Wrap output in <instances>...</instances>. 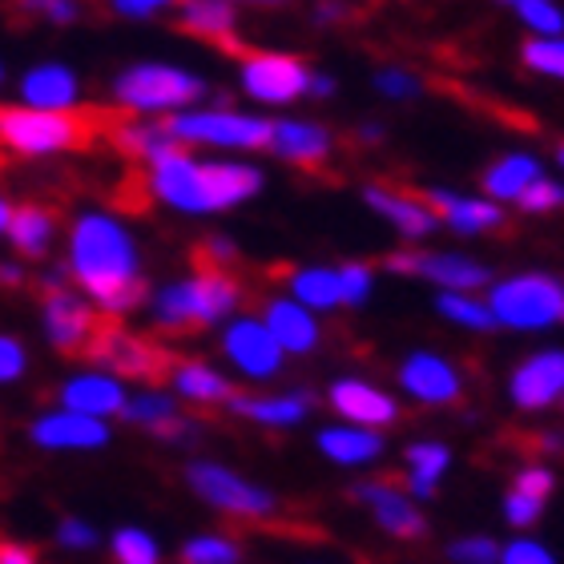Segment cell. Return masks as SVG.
<instances>
[{
  "label": "cell",
  "mask_w": 564,
  "mask_h": 564,
  "mask_svg": "<svg viewBox=\"0 0 564 564\" xmlns=\"http://www.w3.org/2000/svg\"><path fill=\"white\" fill-rule=\"evenodd\" d=\"M121 415L138 423V427H145V432L162 435V440H189V435L198 432V423L177 412V400H170L162 391H141V395L126 400V412Z\"/></svg>",
  "instance_id": "25"
},
{
  "label": "cell",
  "mask_w": 564,
  "mask_h": 564,
  "mask_svg": "<svg viewBox=\"0 0 564 564\" xmlns=\"http://www.w3.org/2000/svg\"><path fill=\"white\" fill-rule=\"evenodd\" d=\"M0 564H36V553L29 544H17L9 536H0Z\"/></svg>",
  "instance_id": "53"
},
{
  "label": "cell",
  "mask_w": 564,
  "mask_h": 564,
  "mask_svg": "<svg viewBox=\"0 0 564 564\" xmlns=\"http://www.w3.org/2000/svg\"><path fill=\"white\" fill-rule=\"evenodd\" d=\"M186 484L194 488L198 500H206L210 508H218L223 517L250 520V524H262V520H274L279 512V500H274L271 488L238 476L235 468L226 464H214V459H198L186 468Z\"/></svg>",
  "instance_id": "8"
},
{
  "label": "cell",
  "mask_w": 564,
  "mask_h": 564,
  "mask_svg": "<svg viewBox=\"0 0 564 564\" xmlns=\"http://www.w3.org/2000/svg\"><path fill=\"white\" fill-rule=\"evenodd\" d=\"M383 267L391 274H403V279L432 282L440 291L476 294L484 286H492V267H484L480 259L459 254V250H395Z\"/></svg>",
  "instance_id": "11"
},
{
  "label": "cell",
  "mask_w": 564,
  "mask_h": 564,
  "mask_svg": "<svg viewBox=\"0 0 564 564\" xmlns=\"http://www.w3.org/2000/svg\"><path fill=\"white\" fill-rule=\"evenodd\" d=\"M556 165H561V170H564V141H561V145H556Z\"/></svg>",
  "instance_id": "59"
},
{
  "label": "cell",
  "mask_w": 564,
  "mask_h": 564,
  "mask_svg": "<svg viewBox=\"0 0 564 564\" xmlns=\"http://www.w3.org/2000/svg\"><path fill=\"white\" fill-rule=\"evenodd\" d=\"M355 138L364 141V145H379V141H383V126H379V121H364V126L355 130Z\"/></svg>",
  "instance_id": "55"
},
{
  "label": "cell",
  "mask_w": 564,
  "mask_h": 564,
  "mask_svg": "<svg viewBox=\"0 0 564 564\" xmlns=\"http://www.w3.org/2000/svg\"><path fill=\"white\" fill-rule=\"evenodd\" d=\"M484 303L492 311L496 327L508 330H549L564 327V279L549 271H520L508 279H492Z\"/></svg>",
  "instance_id": "5"
},
{
  "label": "cell",
  "mask_w": 564,
  "mask_h": 564,
  "mask_svg": "<svg viewBox=\"0 0 564 564\" xmlns=\"http://www.w3.org/2000/svg\"><path fill=\"white\" fill-rule=\"evenodd\" d=\"M306 85H311V65L303 57H294V53L267 48V53H247L242 65H238V89L254 106H294L299 97H306Z\"/></svg>",
  "instance_id": "10"
},
{
  "label": "cell",
  "mask_w": 564,
  "mask_h": 564,
  "mask_svg": "<svg viewBox=\"0 0 564 564\" xmlns=\"http://www.w3.org/2000/svg\"><path fill=\"white\" fill-rule=\"evenodd\" d=\"M61 400H65V412L89 415V420H106V415L126 412V391L113 376H101V371H89V376H77L61 388Z\"/></svg>",
  "instance_id": "24"
},
{
  "label": "cell",
  "mask_w": 564,
  "mask_h": 564,
  "mask_svg": "<svg viewBox=\"0 0 564 564\" xmlns=\"http://www.w3.org/2000/svg\"><path fill=\"white\" fill-rule=\"evenodd\" d=\"M113 561L118 564H158V544L141 529H121L113 536Z\"/></svg>",
  "instance_id": "41"
},
{
  "label": "cell",
  "mask_w": 564,
  "mask_h": 564,
  "mask_svg": "<svg viewBox=\"0 0 564 564\" xmlns=\"http://www.w3.org/2000/svg\"><path fill=\"white\" fill-rule=\"evenodd\" d=\"M318 452L330 459V464H343V468H359V464H371L376 456H383V435L364 432V427H327L318 435Z\"/></svg>",
  "instance_id": "33"
},
{
  "label": "cell",
  "mask_w": 564,
  "mask_h": 564,
  "mask_svg": "<svg viewBox=\"0 0 564 564\" xmlns=\"http://www.w3.org/2000/svg\"><path fill=\"white\" fill-rule=\"evenodd\" d=\"M226 4H247V9H279V4H286V0H226Z\"/></svg>",
  "instance_id": "56"
},
{
  "label": "cell",
  "mask_w": 564,
  "mask_h": 564,
  "mask_svg": "<svg viewBox=\"0 0 564 564\" xmlns=\"http://www.w3.org/2000/svg\"><path fill=\"white\" fill-rule=\"evenodd\" d=\"M53 230H57V218H53V210H45V206H21V210H12V218H9L12 247L21 250V254H29V259H41V254H45L48 242H53Z\"/></svg>",
  "instance_id": "34"
},
{
  "label": "cell",
  "mask_w": 564,
  "mask_h": 564,
  "mask_svg": "<svg viewBox=\"0 0 564 564\" xmlns=\"http://www.w3.org/2000/svg\"><path fill=\"white\" fill-rule=\"evenodd\" d=\"M408 459V476H403V488L412 500H432L440 480H444L447 464H452V452L447 444H435V440H423V444H412L403 452Z\"/></svg>",
  "instance_id": "32"
},
{
  "label": "cell",
  "mask_w": 564,
  "mask_h": 564,
  "mask_svg": "<svg viewBox=\"0 0 564 564\" xmlns=\"http://www.w3.org/2000/svg\"><path fill=\"white\" fill-rule=\"evenodd\" d=\"M508 400L520 412H544L556 400H564V351L561 347H544L520 359L517 371L508 376Z\"/></svg>",
  "instance_id": "15"
},
{
  "label": "cell",
  "mask_w": 564,
  "mask_h": 564,
  "mask_svg": "<svg viewBox=\"0 0 564 564\" xmlns=\"http://www.w3.org/2000/svg\"><path fill=\"white\" fill-rule=\"evenodd\" d=\"M423 202L435 210L440 226H447L452 235H464V238H476V235H492L500 226L508 223L505 206H496L492 198H484V194H459L452 186H427Z\"/></svg>",
  "instance_id": "18"
},
{
  "label": "cell",
  "mask_w": 564,
  "mask_h": 564,
  "mask_svg": "<svg viewBox=\"0 0 564 564\" xmlns=\"http://www.w3.org/2000/svg\"><path fill=\"white\" fill-rule=\"evenodd\" d=\"M267 150L286 165L315 170V165H323L335 153V133H330V126L311 118H274Z\"/></svg>",
  "instance_id": "19"
},
{
  "label": "cell",
  "mask_w": 564,
  "mask_h": 564,
  "mask_svg": "<svg viewBox=\"0 0 564 564\" xmlns=\"http://www.w3.org/2000/svg\"><path fill=\"white\" fill-rule=\"evenodd\" d=\"M21 97L29 109H48V113H73L77 101H82V82L69 65L61 61H45L36 69L24 73Z\"/></svg>",
  "instance_id": "23"
},
{
  "label": "cell",
  "mask_w": 564,
  "mask_h": 564,
  "mask_svg": "<svg viewBox=\"0 0 564 564\" xmlns=\"http://www.w3.org/2000/svg\"><path fill=\"white\" fill-rule=\"evenodd\" d=\"M182 0H109V9L118 17H130V21H150V17H162V12L177 9Z\"/></svg>",
  "instance_id": "49"
},
{
  "label": "cell",
  "mask_w": 564,
  "mask_h": 564,
  "mask_svg": "<svg viewBox=\"0 0 564 564\" xmlns=\"http://www.w3.org/2000/svg\"><path fill=\"white\" fill-rule=\"evenodd\" d=\"M177 24L182 33L202 36V41H230L238 33V9L226 0H182L177 4Z\"/></svg>",
  "instance_id": "29"
},
{
  "label": "cell",
  "mask_w": 564,
  "mask_h": 564,
  "mask_svg": "<svg viewBox=\"0 0 564 564\" xmlns=\"http://www.w3.org/2000/svg\"><path fill=\"white\" fill-rule=\"evenodd\" d=\"M33 440L41 447H101L109 440V427L89 415L57 412L33 423Z\"/></svg>",
  "instance_id": "27"
},
{
  "label": "cell",
  "mask_w": 564,
  "mask_h": 564,
  "mask_svg": "<svg viewBox=\"0 0 564 564\" xmlns=\"http://www.w3.org/2000/svg\"><path fill=\"white\" fill-rule=\"evenodd\" d=\"M447 556L456 564H496L500 561V544L492 536H464V541H452Z\"/></svg>",
  "instance_id": "44"
},
{
  "label": "cell",
  "mask_w": 564,
  "mask_h": 564,
  "mask_svg": "<svg viewBox=\"0 0 564 564\" xmlns=\"http://www.w3.org/2000/svg\"><path fill=\"white\" fill-rule=\"evenodd\" d=\"M24 376V347L9 335H0V383Z\"/></svg>",
  "instance_id": "50"
},
{
  "label": "cell",
  "mask_w": 564,
  "mask_h": 564,
  "mask_svg": "<svg viewBox=\"0 0 564 564\" xmlns=\"http://www.w3.org/2000/svg\"><path fill=\"white\" fill-rule=\"evenodd\" d=\"M101 311L94 303L77 299L73 291H65L57 279L48 282L45 291V335L61 355H85L94 335L101 330Z\"/></svg>",
  "instance_id": "13"
},
{
  "label": "cell",
  "mask_w": 564,
  "mask_h": 564,
  "mask_svg": "<svg viewBox=\"0 0 564 564\" xmlns=\"http://www.w3.org/2000/svg\"><path fill=\"white\" fill-rule=\"evenodd\" d=\"M85 359L97 367H109V371L121 379H141V383H162V379H170V371H174V359H170L165 347L118 327L113 318L101 323V330L94 335Z\"/></svg>",
  "instance_id": "9"
},
{
  "label": "cell",
  "mask_w": 564,
  "mask_h": 564,
  "mask_svg": "<svg viewBox=\"0 0 564 564\" xmlns=\"http://www.w3.org/2000/svg\"><path fill=\"white\" fill-rule=\"evenodd\" d=\"M517 206L524 214H556L564 206V182H556V177L544 174L541 182H532V186L520 194Z\"/></svg>",
  "instance_id": "42"
},
{
  "label": "cell",
  "mask_w": 564,
  "mask_h": 564,
  "mask_svg": "<svg viewBox=\"0 0 564 564\" xmlns=\"http://www.w3.org/2000/svg\"><path fill=\"white\" fill-rule=\"evenodd\" d=\"M0 141L24 158H48V153L77 150L89 141V121L77 113H48V109L9 106L0 109Z\"/></svg>",
  "instance_id": "7"
},
{
  "label": "cell",
  "mask_w": 564,
  "mask_h": 564,
  "mask_svg": "<svg viewBox=\"0 0 564 564\" xmlns=\"http://www.w3.org/2000/svg\"><path fill=\"white\" fill-rule=\"evenodd\" d=\"M400 388L423 408H452L464 395V376L447 355L412 351L400 364Z\"/></svg>",
  "instance_id": "16"
},
{
  "label": "cell",
  "mask_w": 564,
  "mask_h": 564,
  "mask_svg": "<svg viewBox=\"0 0 564 564\" xmlns=\"http://www.w3.org/2000/svg\"><path fill=\"white\" fill-rule=\"evenodd\" d=\"M206 94H210V85L202 82L198 73L182 69V65H165V61L130 65L113 82V101L121 109L145 113V118H162V121L194 109Z\"/></svg>",
  "instance_id": "4"
},
{
  "label": "cell",
  "mask_w": 564,
  "mask_h": 564,
  "mask_svg": "<svg viewBox=\"0 0 564 564\" xmlns=\"http://www.w3.org/2000/svg\"><path fill=\"white\" fill-rule=\"evenodd\" d=\"M327 400L351 427H391L400 420V400H391L388 391L367 379H335Z\"/></svg>",
  "instance_id": "20"
},
{
  "label": "cell",
  "mask_w": 564,
  "mask_h": 564,
  "mask_svg": "<svg viewBox=\"0 0 564 564\" xmlns=\"http://www.w3.org/2000/svg\"><path fill=\"white\" fill-rule=\"evenodd\" d=\"M21 279H24V274L17 271V267H0V286H17Z\"/></svg>",
  "instance_id": "57"
},
{
  "label": "cell",
  "mask_w": 564,
  "mask_h": 564,
  "mask_svg": "<svg viewBox=\"0 0 564 564\" xmlns=\"http://www.w3.org/2000/svg\"><path fill=\"white\" fill-rule=\"evenodd\" d=\"M351 496L395 541H423L427 536V520H423V512L415 508V500L400 480H364L355 484Z\"/></svg>",
  "instance_id": "14"
},
{
  "label": "cell",
  "mask_w": 564,
  "mask_h": 564,
  "mask_svg": "<svg viewBox=\"0 0 564 564\" xmlns=\"http://www.w3.org/2000/svg\"><path fill=\"white\" fill-rule=\"evenodd\" d=\"M223 355H226V364L247 379H274L282 371V359H286L259 315H235L226 323Z\"/></svg>",
  "instance_id": "12"
},
{
  "label": "cell",
  "mask_w": 564,
  "mask_h": 564,
  "mask_svg": "<svg viewBox=\"0 0 564 564\" xmlns=\"http://www.w3.org/2000/svg\"><path fill=\"white\" fill-rule=\"evenodd\" d=\"M165 130L174 133L182 150H223V153H259L271 141V118L247 113L230 106H194L186 113L165 118Z\"/></svg>",
  "instance_id": "6"
},
{
  "label": "cell",
  "mask_w": 564,
  "mask_h": 564,
  "mask_svg": "<svg viewBox=\"0 0 564 564\" xmlns=\"http://www.w3.org/2000/svg\"><path fill=\"white\" fill-rule=\"evenodd\" d=\"M262 323L267 330L274 335V343L282 347V355H311L323 343V327H318V318L299 306L291 294H271L267 303H262Z\"/></svg>",
  "instance_id": "21"
},
{
  "label": "cell",
  "mask_w": 564,
  "mask_h": 564,
  "mask_svg": "<svg viewBox=\"0 0 564 564\" xmlns=\"http://www.w3.org/2000/svg\"><path fill=\"white\" fill-rule=\"evenodd\" d=\"M335 89H339V82H335L330 73L311 69V85H306V97H335Z\"/></svg>",
  "instance_id": "54"
},
{
  "label": "cell",
  "mask_w": 564,
  "mask_h": 564,
  "mask_svg": "<svg viewBox=\"0 0 564 564\" xmlns=\"http://www.w3.org/2000/svg\"><path fill=\"white\" fill-rule=\"evenodd\" d=\"M235 415L242 420H254L262 427H294V423H303L306 412H311V400H306L303 391H291V395H238L226 403Z\"/></svg>",
  "instance_id": "28"
},
{
  "label": "cell",
  "mask_w": 564,
  "mask_h": 564,
  "mask_svg": "<svg viewBox=\"0 0 564 564\" xmlns=\"http://www.w3.org/2000/svg\"><path fill=\"white\" fill-rule=\"evenodd\" d=\"M520 61H524V69L564 82V36H529L520 45Z\"/></svg>",
  "instance_id": "37"
},
{
  "label": "cell",
  "mask_w": 564,
  "mask_h": 564,
  "mask_svg": "<svg viewBox=\"0 0 564 564\" xmlns=\"http://www.w3.org/2000/svg\"><path fill=\"white\" fill-rule=\"evenodd\" d=\"M198 259L206 271H230L238 262V242L230 235H210L198 247Z\"/></svg>",
  "instance_id": "45"
},
{
  "label": "cell",
  "mask_w": 564,
  "mask_h": 564,
  "mask_svg": "<svg viewBox=\"0 0 564 564\" xmlns=\"http://www.w3.org/2000/svg\"><path fill=\"white\" fill-rule=\"evenodd\" d=\"M21 9L41 17V21L73 24L77 17H82V0H21Z\"/></svg>",
  "instance_id": "46"
},
{
  "label": "cell",
  "mask_w": 564,
  "mask_h": 564,
  "mask_svg": "<svg viewBox=\"0 0 564 564\" xmlns=\"http://www.w3.org/2000/svg\"><path fill=\"white\" fill-rule=\"evenodd\" d=\"M556 480L553 471L544 468V464H532V468H520L517 480H512V492L529 496V500H536V505H549V496H553Z\"/></svg>",
  "instance_id": "43"
},
{
  "label": "cell",
  "mask_w": 564,
  "mask_h": 564,
  "mask_svg": "<svg viewBox=\"0 0 564 564\" xmlns=\"http://www.w3.org/2000/svg\"><path fill=\"white\" fill-rule=\"evenodd\" d=\"M9 218H12V206L4 198H0V235H4V230H9Z\"/></svg>",
  "instance_id": "58"
},
{
  "label": "cell",
  "mask_w": 564,
  "mask_h": 564,
  "mask_svg": "<svg viewBox=\"0 0 564 564\" xmlns=\"http://www.w3.org/2000/svg\"><path fill=\"white\" fill-rule=\"evenodd\" d=\"M364 206L371 214H379L408 242H423V238H432L440 230V218H435V210L420 194H408V189L388 186V182H367Z\"/></svg>",
  "instance_id": "17"
},
{
  "label": "cell",
  "mask_w": 564,
  "mask_h": 564,
  "mask_svg": "<svg viewBox=\"0 0 564 564\" xmlns=\"http://www.w3.org/2000/svg\"><path fill=\"white\" fill-rule=\"evenodd\" d=\"M57 536H61V544H65V549H89V544L97 541L94 529H89V524H82V520H65Z\"/></svg>",
  "instance_id": "51"
},
{
  "label": "cell",
  "mask_w": 564,
  "mask_h": 564,
  "mask_svg": "<svg viewBox=\"0 0 564 564\" xmlns=\"http://www.w3.org/2000/svg\"><path fill=\"white\" fill-rule=\"evenodd\" d=\"M371 85H376V94H383L388 101H412L423 89L420 73L403 69V65H383V69L371 77Z\"/></svg>",
  "instance_id": "40"
},
{
  "label": "cell",
  "mask_w": 564,
  "mask_h": 564,
  "mask_svg": "<svg viewBox=\"0 0 564 564\" xmlns=\"http://www.w3.org/2000/svg\"><path fill=\"white\" fill-rule=\"evenodd\" d=\"M311 21L323 24V29H330V24L347 21V4H343V0H318L315 9H311Z\"/></svg>",
  "instance_id": "52"
},
{
  "label": "cell",
  "mask_w": 564,
  "mask_h": 564,
  "mask_svg": "<svg viewBox=\"0 0 564 564\" xmlns=\"http://www.w3.org/2000/svg\"><path fill=\"white\" fill-rule=\"evenodd\" d=\"M435 311L447 318V323H456L464 330H476V335H488L496 330V318L488 311L480 294H459V291H440L435 294Z\"/></svg>",
  "instance_id": "35"
},
{
  "label": "cell",
  "mask_w": 564,
  "mask_h": 564,
  "mask_svg": "<svg viewBox=\"0 0 564 564\" xmlns=\"http://www.w3.org/2000/svg\"><path fill=\"white\" fill-rule=\"evenodd\" d=\"M496 4L517 12L529 36H564V9L556 0H496Z\"/></svg>",
  "instance_id": "36"
},
{
  "label": "cell",
  "mask_w": 564,
  "mask_h": 564,
  "mask_svg": "<svg viewBox=\"0 0 564 564\" xmlns=\"http://www.w3.org/2000/svg\"><path fill=\"white\" fill-rule=\"evenodd\" d=\"M182 561L186 564H238L242 561V549H238L230 536H194V541L182 549Z\"/></svg>",
  "instance_id": "38"
},
{
  "label": "cell",
  "mask_w": 564,
  "mask_h": 564,
  "mask_svg": "<svg viewBox=\"0 0 564 564\" xmlns=\"http://www.w3.org/2000/svg\"><path fill=\"white\" fill-rule=\"evenodd\" d=\"M496 564H556V556L544 549L541 541H512L508 549H500V561Z\"/></svg>",
  "instance_id": "48"
},
{
  "label": "cell",
  "mask_w": 564,
  "mask_h": 564,
  "mask_svg": "<svg viewBox=\"0 0 564 564\" xmlns=\"http://www.w3.org/2000/svg\"><path fill=\"white\" fill-rule=\"evenodd\" d=\"M267 186L262 165L238 158H210L202 162L189 150L170 153L165 162L150 165V194L177 214H226L259 198Z\"/></svg>",
  "instance_id": "2"
},
{
  "label": "cell",
  "mask_w": 564,
  "mask_h": 564,
  "mask_svg": "<svg viewBox=\"0 0 564 564\" xmlns=\"http://www.w3.org/2000/svg\"><path fill=\"white\" fill-rule=\"evenodd\" d=\"M242 303V286L230 271H206L189 279H177L153 294V323L165 335H189V330H206L218 323H230Z\"/></svg>",
  "instance_id": "3"
},
{
  "label": "cell",
  "mask_w": 564,
  "mask_h": 564,
  "mask_svg": "<svg viewBox=\"0 0 564 564\" xmlns=\"http://www.w3.org/2000/svg\"><path fill=\"white\" fill-rule=\"evenodd\" d=\"M113 145H118L126 158L145 165L165 162L170 153H177L182 145L174 141V133L165 130V121H126L113 130Z\"/></svg>",
  "instance_id": "31"
},
{
  "label": "cell",
  "mask_w": 564,
  "mask_h": 564,
  "mask_svg": "<svg viewBox=\"0 0 564 564\" xmlns=\"http://www.w3.org/2000/svg\"><path fill=\"white\" fill-rule=\"evenodd\" d=\"M339 271V294H343V306H364L376 291V271L367 267V262H343L335 267Z\"/></svg>",
  "instance_id": "39"
},
{
  "label": "cell",
  "mask_w": 564,
  "mask_h": 564,
  "mask_svg": "<svg viewBox=\"0 0 564 564\" xmlns=\"http://www.w3.org/2000/svg\"><path fill=\"white\" fill-rule=\"evenodd\" d=\"M69 271L101 315L118 318L145 303L138 242L113 214H82L69 235Z\"/></svg>",
  "instance_id": "1"
},
{
  "label": "cell",
  "mask_w": 564,
  "mask_h": 564,
  "mask_svg": "<svg viewBox=\"0 0 564 564\" xmlns=\"http://www.w3.org/2000/svg\"><path fill=\"white\" fill-rule=\"evenodd\" d=\"M286 294H291L294 303L306 306L311 315H323V311H335L343 306V294H339V271L335 267H294L286 274Z\"/></svg>",
  "instance_id": "30"
},
{
  "label": "cell",
  "mask_w": 564,
  "mask_h": 564,
  "mask_svg": "<svg viewBox=\"0 0 564 564\" xmlns=\"http://www.w3.org/2000/svg\"><path fill=\"white\" fill-rule=\"evenodd\" d=\"M170 383L186 403H198V408H218V403L235 400V388L230 379L218 371V367L202 364V359H174V371H170Z\"/></svg>",
  "instance_id": "26"
},
{
  "label": "cell",
  "mask_w": 564,
  "mask_h": 564,
  "mask_svg": "<svg viewBox=\"0 0 564 564\" xmlns=\"http://www.w3.org/2000/svg\"><path fill=\"white\" fill-rule=\"evenodd\" d=\"M541 517H544V505H536V500H529V496H520V492H512V488H508L505 520L512 524V529H532Z\"/></svg>",
  "instance_id": "47"
},
{
  "label": "cell",
  "mask_w": 564,
  "mask_h": 564,
  "mask_svg": "<svg viewBox=\"0 0 564 564\" xmlns=\"http://www.w3.org/2000/svg\"><path fill=\"white\" fill-rule=\"evenodd\" d=\"M541 177H544V162L536 158V153L508 150V153H500L496 162L484 165L480 194H484V198H492L496 206H505V202H512V206H517L520 194H524L532 182H541Z\"/></svg>",
  "instance_id": "22"
}]
</instances>
